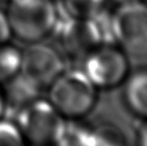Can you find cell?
I'll use <instances>...</instances> for the list:
<instances>
[{"label": "cell", "instance_id": "10", "mask_svg": "<svg viewBox=\"0 0 147 146\" xmlns=\"http://www.w3.org/2000/svg\"><path fill=\"white\" fill-rule=\"evenodd\" d=\"M22 52L9 42L0 44V84L16 75L21 70Z\"/></svg>", "mask_w": 147, "mask_h": 146}, {"label": "cell", "instance_id": "6", "mask_svg": "<svg viewBox=\"0 0 147 146\" xmlns=\"http://www.w3.org/2000/svg\"><path fill=\"white\" fill-rule=\"evenodd\" d=\"M65 71V58L56 47L40 42L29 43L22 52L21 70L39 88L49 87Z\"/></svg>", "mask_w": 147, "mask_h": 146}, {"label": "cell", "instance_id": "15", "mask_svg": "<svg viewBox=\"0 0 147 146\" xmlns=\"http://www.w3.org/2000/svg\"><path fill=\"white\" fill-rule=\"evenodd\" d=\"M138 146H147V122L141 127L138 135Z\"/></svg>", "mask_w": 147, "mask_h": 146}, {"label": "cell", "instance_id": "5", "mask_svg": "<svg viewBox=\"0 0 147 146\" xmlns=\"http://www.w3.org/2000/svg\"><path fill=\"white\" fill-rule=\"evenodd\" d=\"M83 71L96 87H116L129 75L128 56L116 44L98 46L84 58Z\"/></svg>", "mask_w": 147, "mask_h": 146}, {"label": "cell", "instance_id": "17", "mask_svg": "<svg viewBox=\"0 0 147 146\" xmlns=\"http://www.w3.org/2000/svg\"><path fill=\"white\" fill-rule=\"evenodd\" d=\"M112 2H114L116 5L118 4H123V3H128V2H134V1H140V0H110Z\"/></svg>", "mask_w": 147, "mask_h": 146}, {"label": "cell", "instance_id": "7", "mask_svg": "<svg viewBox=\"0 0 147 146\" xmlns=\"http://www.w3.org/2000/svg\"><path fill=\"white\" fill-rule=\"evenodd\" d=\"M1 89L5 110L10 109L15 113L38 100L41 91V88L20 72L4 82Z\"/></svg>", "mask_w": 147, "mask_h": 146}, {"label": "cell", "instance_id": "3", "mask_svg": "<svg viewBox=\"0 0 147 146\" xmlns=\"http://www.w3.org/2000/svg\"><path fill=\"white\" fill-rule=\"evenodd\" d=\"M115 43L127 56L147 58V2L118 4L112 12Z\"/></svg>", "mask_w": 147, "mask_h": 146}, {"label": "cell", "instance_id": "14", "mask_svg": "<svg viewBox=\"0 0 147 146\" xmlns=\"http://www.w3.org/2000/svg\"><path fill=\"white\" fill-rule=\"evenodd\" d=\"M11 36H12L11 27L9 24L5 11L0 10V44L9 42Z\"/></svg>", "mask_w": 147, "mask_h": 146}, {"label": "cell", "instance_id": "4", "mask_svg": "<svg viewBox=\"0 0 147 146\" xmlns=\"http://www.w3.org/2000/svg\"><path fill=\"white\" fill-rule=\"evenodd\" d=\"M16 127L32 146L53 145L63 118L49 101L38 99L16 113Z\"/></svg>", "mask_w": 147, "mask_h": 146}, {"label": "cell", "instance_id": "12", "mask_svg": "<svg viewBox=\"0 0 147 146\" xmlns=\"http://www.w3.org/2000/svg\"><path fill=\"white\" fill-rule=\"evenodd\" d=\"M91 146H129L123 131L111 124H102L92 129Z\"/></svg>", "mask_w": 147, "mask_h": 146}, {"label": "cell", "instance_id": "11", "mask_svg": "<svg viewBox=\"0 0 147 146\" xmlns=\"http://www.w3.org/2000/svg\"><path fill=\"white\" fill-rule=\"evenodd\" d=\"M107 0H59V7L70 16L84 18L105 8Z\"/></svg>", "mask_w": 147, "mask_h": 146}, {"label": "cell", "instance_id": "18", "mask_svg": "<svg viewBox=\"0 0 147 146\" xmlns=\"http://www.w3.org/2000/svg\"><path fill=\"white\" fill-rule=\"evenodd\" d=\"M9 0H0V2H8Z\"/></svg>", "mask_w": 147, "mask_h": 146}, {"label": "cell", "instance_id": "16", "mask_svg": "<svg viewBox=\"0 0 147 146\" xmlns=\"http://www.w3.org/2000/svg\"><path fill=\"white\" fill-rule=\"evenodd\" d=\"M4 112H5V106H4L2 89H1V86H0V119H2V115H3Z\"/></svg>", "mask_w": 147, "mask_h": 146}, {"label": "cell", "instance_id": "1", "mask_svg": "<svg viewBox=\"0 0 147 146\" xmlns=\"http://www.w3.org/2000/svg\"><path fill=\"white\" fill-rule=\"evenodd\" d=\"M7 3L12 36L29 44L52 34L58 15L56 0H9Z\"/></svg>", "mask_w": 147, "mask_h": 146}, {"label": "cell", "instance_id": "2", "mask_svg": "<svg viewBox=\"0 0 147 146\" xmlns=\"http://www.w3.org/2000/svg\"><path fill=\"white\" fill-rule=\"evenodd\" d=\"M49 87V102L63 119L84 117L97 101V87L83 70H65Z\"/></svg>", "mask_w": 147, "mask_h": 146}, {"label": "cell", "instance_id": "8", "mask_svg": "<svg viewBox=\"0 0 147 146\" xmlns=\"http://www.w3.org/2000/svg\"><path fill=\"white\" fill-rule=\"evenodd\" d=\"M123 98L128 107L147 118V69H139L125 80Z\"/></svg>", "mask_w": 147, "mask_h": 146}, {"label": "cell", "instance_id": "13", "mask_svg": "<svg viewBox=\"0 0 147 146\" xmlns=\"http://www.w3.org/2000/svg\"><path fill=\"white\" fill-rule=\"evenodd\" d=\"M0 146H26L15 124L0 119Z\"/></svg>", "mask_w": 147, "mask_h": 146}, {"label": "cell", "instance_id": "9", "mask_svg": "<svg viewBox=\"0 0 147 146\" xmlns=\"http://www.w3.org/2000/svg\"><path fill=\"white\" fill-rule=\"evenodd\" d=\"M92 129L80 124L78 119L62 122L53 145L55 146H91Z\"/></svg>", "mask_w": 147, "mask_h": 146}]
</instances>
